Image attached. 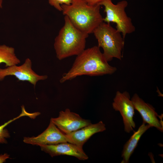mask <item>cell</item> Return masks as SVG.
Wrapping results in <instances>:
<instances>
[{"label":"cell","instance_id":"cell-1","mask_svg":"<svg viewBox=\"0 0 163 163\" xmlns=\"http://www.w3.org/2000/svg\"><path fill=\"white\" fill-rule=\"evenodd\" d=\"M117 68L108 63L98 46L85 49L77 56L70 69L60 80L63 83L83 75L90 76L111 75Z\"/></svg>","mask_w":163,"mask_h":163},{"label":"cell","instance_id":"cell-2","mask_svg":"<svg viewBox=\"0 0 163 163\" xmlns=\"http://www.w3.org/2000/svg\"><path fill=\"white\" fill-rule=\"evenodd\" d=\"M101 6H90L83 0H73L70 5L63 4L61 7L63 14L68 16L73 26L89 34L104 22Z\"/></svg>","mask_w":163,"mask_h":163},{"label":"cell","instance_id":"cell-3","mask_svg":"<svg viewBox=\"0 0 163 163\" xmlns=\"http://www.w3.org/2000/svg\"><path fill=\"white\" fill-rule=\"evenodd\" d=\"M64 24L54 40V47L57 58L62 60L77 56L85 49L88 34L79 30L65 15Z\"/></svg>","mask_w":163,"mask_h":163},{"label":"cell","instance_id":"cell-4","mask_svg":"<svg viewBox=\"0 0 163 163\" xmlns=\"http://www.w3.org/2000/svg\"><path fill=\"white\" fill-rule=\"evenodd\" d=\"M93 33L97 40V46L102 48L103 53L108 62L114 58L121 60L124 39L120 31L110 23L103 22Z\"/></svg>","mask_w":163,"mask_h":163},{"label":"cell","instance_id":"cell-5","mask_svg":"<svg viewBox=\"0 0 163 163\" xmlns=\"http://www.w3.org/2000/svg\"><path fill=\"white\" fill-rule=\"evenodd\" d=\"M99 5L104 7L106 16L103 18L104 22L115 23L116 29L122 34L124 39L127 34L135 30L131 18L127 15L125 11L128 5L127 1L122 0L114 4L112 0H103Z\"/></svg>","mask_w":163,"mask_h":163},{"label":"cell","instance_id":"cell-6","mask_svg":"<svg viewBox=\"0 0 163 163\" xmlns=\"http://www.w3.org/2000/svg\"><path fill=\"white\" fill-rule=\"evenodd\" d=\"M10 75L15 76L19 81H27L34 86L38 81L48 78L47 75H39L33 70L32 62L29 58L26 59L20 66L15 65L4 69L0 68V81Z\"/></svg>","mask_w":163,"mask_h":163},{"label":"cell","instance_id":"cell-7","mask_svg":"<svg viewBox=\"0 0 163 163\" xmlns=\"http://www.w3.org/2000/svg\"><path fill=\"white\" fill-rule=\"evenodd\" d=\"M112 107L116 111H119L123 118L125 131L129 133L136 127L133 120L135 108L127 91L121 92L117 91L113 98Z\"/></svg>","mask_w":163,"mask_h":163},{"label":"cell","instance_id":"cell-8","mask_svg":"<svg viewBox=\"0 0 163 163\" xmlns=\"http://www.w3.org/2000/svg\"><path fill=\"white\" fill-rule=\"evenodd\" d=\"M50 120L65 134L91 123L90 120L83 118L78 114L71 111L69 108L61 111L58 117L52 118Z\"/></svg>","mask_w":163,"mask_h":163},{"label":"cell","instance_id":"cell-9","mask_svg":"<svg viewBox=\"0 0 163 163\" xmlns=\"http://www.w3.org/2000/svg\"><path fill=\"white\" fill-rule=\"evenodd\" d=\"M23 142L33 145L40 146L51 145L69 142L71 141L66 135L62 133L50 120L47 128L37 136L24 137Z\"/></svg>","mask_w":163,"mask_h":163},{"label":"cell","instance_id":"cell-10","mask_svg":"<svg viewBox=\"0 0 163 163\" xmlns=\"http://www.w3.org/2000/svg\"><path fill=\"white\" fill-rule=\"evenodd\" d=\"M134 108L139 113L142 117L143 122L155 127L162 132L163 130L162 119L159 120V115L155 108L151 104L145 102L138 94L135 93L131 98Z\"/></svg>","mask_w":163,"mask_h":163},{"label":"cell","instance_id":"cell-11","mask_svg":"<svg viewBox=\"0 0 163 163\" xmlns=\"http://www.w3.org/2000/svg\"><path fill=\"white\" fill-rule=\"evenodd\" d=\"M39 146L42 151L48 154L52 157L66 155L74 156L81 160H85L88 158L83 149L74 144L69 142Z\"/></svg>","mask_w":163,"mask_h":163},{"label":"cell","instance_id":"cell-12","mask_svg":"<svg viewBox=\"0 0 163 163\" xmlns=\"http://www.w3.org/2000/svg\"><path fill=\"white\" fill-rule=\"evenodd\" d=\"M106 130L105 124L102 121L92 123L69 133L66 134L71 143L83 149L84 144L94 134Z\"/></svg>","mask_w":163,"mask_h":163},{"label":"cell","instance_id":"cell-13","mask_svg":"<svg viewBox=\"0 0 163 163\" xmlns=\"http://www.w3.org/2000/svg\"><path fill=\"white\" fill-rule=\"evenodd\" d=\"M151 127V126L149 125L142 122L138 130L134 132L123 146L121 155L123 159L121 163H129V158L137 146L141 137Z\"/></svg>","mask_w":163,"mask_h":163},{"label":"cell","instance_id":"cell-14","mask_svg":"<svg viewBox=\"0 0 163 163\" xmlns=\"http://www.w3.org/2000/svg\"><path fill=\"white\" fill-rule=\"evenodd\" d=\"M21 61L15 53L14 48L0 45V64L4 63L6 67L18 65Z\"/></svg>","mask_w":163,"mask_h":163},{"label":"cell","instance_id":"cell-15","mask_svg":"<svg viewBox=\"0 0 163 163\" xmlns=\"http://www.w3.org/2000/svg\"><path fill=\"white\" fill-rule=\"evenodd\" d=\"M21 112L19 115L12 119H11L4 124L0 126V143H6L7 142L6 138L10 137V135L8 130L5 128L11 123L20 118L24 116H27L31 119H34L36 117V114L35 112L30 113L27 112L25 110L24 105H22Z\"/></svg>","mask_w":163,"mask_h":163},{"label":"cell","instance_id":"cell-16","mask_svg":"<svg viewBox=\"0 0 163 163\" xmlns=\"http://www.w3.org/2000/svg\"><path fill=\"white\" fill-rule=\"evenodd\" d=\"M73 0H48L49 3L59 11H62L61 5H70Z\"/></svg>","mask_w":163,"mask_h":163},{"label":"cell","instance_id":"cell-17","mask_svg":"<svg viewBox=\"0 0 163 163\" xmlns=\"http://www.w3.org/2000/svg\"><path fill=\"white\" fill-rule=\"evenodd\" d=\"M90 6H93L99 4L103 0H83Z\"/></svg>","mask_w":163,"mask_h":163},{"label":"cell","instance_id":"cell-18","mask_svg":"<svg viewBox=\"0 0 163 163\" xmlns=\"http://www.w3.org/2000/svg\"><path fill=\"white\" fill-rule=\"evenodd\" d=\"M9 155L6 153L0 155V163L5 162L7 159L9 158Z\"/></svg>","mask_w":163,"mask_h":163},{"label":"cell","instance_id":"cell-19","mask_svg":"<svg viewBox=\"0 0 163 163\" xmlns=\"http://www.w3.org/2000/svg\"><path fill=\"white\" fill-rule=\"evenodd\" d=\"M2 0H0V8H2Z\"/></svg>","mask_w":163,"mask_h":163}]
</instances>
